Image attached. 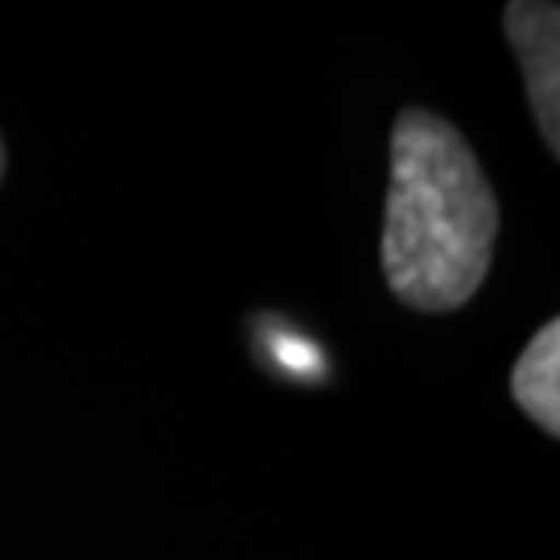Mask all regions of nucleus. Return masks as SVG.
<instances>
[{"label":"nucleus","mask_w":560,"mask_h":560,"mask_svg":"<svg viewBox=\"0 0 560 560\" xmlns=\"http://www.w3.org/2000/svg\"><path fill=\"white\" fill-rule=\"evenodd\" d=\"M506 37L524 70L535 125L553 156L560 153V8L553 0L506 4Z\"/></svg>","instance_id":"nucleus-2"},{"label":"nucleus","mask_w":560,"mask_h":560,"mask_svg":"<svg viewBox=\"0 0 560 560\" xmlns=\"http://www.w3.org/2000/svg\"><path fill=\"white\" fill-rule=\"evenodd\" d=\"M513 400L524 408L539 430L550 436L560 433V320H546L524 353L513 364L510 375Z\"/></svg>","instance_id":"nucleus-3"},{"label":"nucleus","mask_w":560,"mask_h":560,"mask_svg":"<svg viewBox=\"0 0 560 560\" xmlns=\"http://www.w3.org/2000/svg\"><path fill=\"white\" fill-rule=\"evenodd\" d=\"M499 205L452 120L422 106L400 109L389 136L383 273L419 313H455L491 270Z\"/></svg>","instance_id":"nucleus-1"},{"label":"nucleus","mask_w":560,"mask_h":560,"mask_svg":"<svg viewBox=\"0 0 560 560\" xmlns=\"http://www.w3.org/2000/svg\"><path fill=\"white\" fill-rule=\"evenodd\" d=\"M4 167H8V150H4V139H0V178H4Z\"/></svg>","instance_id":"nucleus-5"},{"label":"nucleus","mask_w":560,"mask_h":560,"mask_svg":"<svg viewBox=\"0 0 560 560\" xmlns=\"http://www.w3.org/2000/svg\"><path fill=\"white\" fill-rule=\"evenodd\" d=\"M277 357H280V364L299 368V372H310V368L317 364V350H313L310 342H299V339H280Z\"/></svg>","instance_id":"nucleus-4"}]
</instances>
